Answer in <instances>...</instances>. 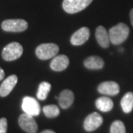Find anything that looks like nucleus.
I'll return each mask as SVG.
<instances>
[{
	"mask_svg": "<svg viewBox=\"0 0 133 133\" xmlns=\"http://www.w3.org/2000/svg\"><path fill=\"white\" fill-rule=\"evenodd\" d=\"M129 35V28L124 23H119L110 28L109 31L110 43L115 45L121 44L125 42Z\"/></svg>",
	"mask_w": 133,
	"mask_h": 133,
	"instance_id": "obj_1",
	"label": "nucleus"
},
{
	"mask_svg": "<svg viewBox=\"0 0 133 133\" xmlns=\"http://www.w3.org/2000/svg\"><path fill=\"white\" fill-rule=\"evenodd\" d=\"M23 53V48L18 42H11L5 46L2 56L6 62H12L18 59Z\"/></svg>",
	"mask_w": 133,
	"mask_h": 133,
	"instance_id": "obj_2",
	"label": "nucleus"
},
{
	"mask_svg": "<svg viewBox=\"0 0 133 133\" xmlns=\"http://www.w3.org/2000/svg\"><path fill=\"white\" fill-rule=\"evenodd\" d=\"M59 51V48L57 44L53 43H44L37 47L36 54L39 59L47 60L56 56Z\"/></svg>",
	"mask_w": 133,
	"mask_h": 133,
	"instance_id": "obj_3",
	"label": "nucleus"
},
{
	"mask_svg": "<svg viewBox=\"0 0 133 133\" xmlns=\"http://www.w3.org/2000/svg\"><path fill=\"white\" fill-rule=\"evenodd\" d=\"M92 2V0H64L62 7L65 12L73 14L85 9Z\"/></svg>",
	"mask_w": 133,
	"mask_h": 133,
	"instance_id": "obj_4",
	"label": "nucleus"
},
{
	"mask_svg": "<svg viewBox=\"0 0 133 133\" xmlns=\"http://www.w3.org/2000/svg\"><path fill=\"white\" fill-rule=\"evenodd\" d=\"M28 28V24L24 19H7L2 23V28L6 32H23Z\"/></svg>",
	"mask_w": 133,
	"mask_h": 133,
	"instance_id": "obj_5",
	"label": "nucleus"
},
{
	"mask_svg": "<svg viewBox=\"0 0 133 133\" xmlns=\"http://www.w3.org/2000/svg\"><path fill=\"white\" fill-rule=\"evenodd\" d=\"M22 108L24 113L32 116H37L41 112V108L38 101L33 97L25 96L22 100Z\"/></svg>",
	"mask_w": 133,
	"mask_h": 133,
	"instance_id": "obj_6",
	"label": "nucleus"
},
{
	"mask_svg": "<svg viewBox=\"0 0 133 133\" xmlns=\"http://www.w3.org/2000/svg\"><path fill=\"white\" fill-rule=\"evenodd\" d=\"M19 125L20 127L28 133H36L38 125L33 116L26 113L22 114L19 118Z\"/></svg>",
	"mask_w": 133,
	"mask_h": 133,
	"instance_id": "obj_7",
	"label": "nucleus"
},
{
	"mask_svg": "<svg viewBox=\"0 0 133 133\" xmlns=\"http://www.w3.org/2000/svg\"><path fill=\"white\" fill-rule=\"evenodd\" d=\"M103 123V118L98 112L90 114L84 120V128L87 132H92L100 127Z\"/></svg>",
	"mask_w": 133,
	"mask_h": 133,
	"instance_id": "obj_8",
	"label": "nucleus"
},
{
	"mask_svg": "<svg viewBox=\"0 0 133 133\" xmlns=\"http://www.w3.org/2000/svg\"><path fill=\"white\" fill-rule=\"evenodd\" d=\"M90 35V31L88 28L82 27L72 34L70 38V42L72 45H81L89 39Z\"/></svg>",
	"mask_w": 133,
	"mask_h": 133,
	"instance_id": "obj_9",
	"label": "nucleus"
},
{
	"mask_svg": "<svg viewBox=\"0 0 133 133\" xmlns=\"http://www.w3.org/2000/svg\"><path fill=\"white\" fill-rule=\"evenodd\" d=\"M98 91L103 95L113 96L118 94L120 87L118 83L115 81H104L98 87Z\"/></svg>",
	"mask_w": 133,
	"mask_h": 133,
	"instance_id": "obj_10",
	"label": "nucleus"
},
{
	"mask_svg": "<svg viewBox=\"0 0 133 133\" xmlns=\"http://www.w3.org/2000/svg\"><path fill=\"white\" fill-rule=\"evenodd\" d=\"M18 81V77L16 75H11L8 77L0 86V96L6 97L13 90Z\"/></svg>",
	"mask_w": 133,
	"mask_h": 133,
	"instance_id": "obj_11",
	"label": "nucleus"
},
{
	"mask_svg": "<svg viewBox=\"0 0 133 133\" xmlns=\"http://www.w3.org/2000/svg\"><path fill=\"white\" fill-rule=\"evenodd\" d=\"M70 61L65 55H58L52 58L50 63V67L52 70L56 72L63 71L69 66Z\"/></svg>",
	"mask_w": 133,
	"mask_h": 133,
	"instance_id": "obj_12",
	"label": "nucleus"
},
{
	"mask_svg": "<svg viewBox=\"0 0 133 133\" xmlns=\"http://www.w3.org/2000/svg\"><path fill=\"white\" fill-rule=\"evenodd\" d=\"M95 37L101 47L104 48H108L110 44L109 33L103 26H98L95 30Z\"/></svg>",
	"mask_w": 133,
	"mask_h": 133,
	"instance_id": "obj_13",
	"label": "nucleus"
},
{
	"mask_svg": "<svg viewBox=\"0 0 133 133\" xmlns=\"http://www.w3.org/2000/svg\"><path fill=\"white\" fill-rule=\"evenodd\" d=\"M59 105L62 109H68L74 101V94L71 90H65L61 92L58 98Z\"/></svg>",
	"mask_w": 133,
	"mask_h": 133,
	"instance_id": "obj_14",
	"label": "nucleus"
},
{
	"mask_svg": "<svg viewBox=\"0 0 133 133\" xmlns=\"http://www.w3.org/2000/svg\"><path fill=\"white\" fill-rule=\"evenodd\" d=\"M84 64L87 69L90 70H99L104 66V62L99 56H92L86 58Z\"/></svg>",
	"mask_w": 133,
	"mask_h": 133,
	"instance_id": "obj_15",
	"label": "nucleus"
},
{
	"mask_svg": "<svg viewBox=\"0 0 133 133\" xmlns=\"http://www.w3.org/2000/svg\"><path fill=\"white\" fill-rule=\"evenodd\" d=\"M97 109L101 112H109L113 108V101L107 97H100L95 101Z\"/></svg>",
	"mask_w": 133,
	"mask_h": 133,
	"instance_id": "obj_16",
	"label": "nucleus"
},
{
	"mask_svg": "<svg viewBox=\"0 0 133 133\" xmlns=\"http://www.w3.org/2000/svg\"><path fill=\"white\" fill-rule=\"evenodd\" d=\"M121 106L125 113H129L133 109V92H128L123 96Z\"/></svg>",
	"mask_w": 133,
	"mask_h": 133,
	"instance_id": "obj_17",
	"label": "nucleus"
},
{
	"mask_svg": "<svg viewBox=\"0 0 133 133\" xmlns=\"http://www.w3.org/2000/svg\"><path fill=\"white\" fill-rule=\"evenodd\" d=\"M51 89V85L50 83H48L47 81H43L42 82L39 87H38V92H37V98L39 100H45L48 97V93L50 91Z\"/></svg>",
	"mask_w": 133,
	"mask_h": 133,
	"instance_id": "obj_18",
	"label": "nucleus"
},
{
	"mask_svg": "<svg viewBox=\"0 0 133 133\" xmlns=\"http://www.w3.org/2000/svg\"><path fill=\"white\" fill-rule=\"evenodd\" d=\"M43 112L48 118H52L60 114V110L56 105H47L43 107Z\"/></svg>",
	"mask_w": 133,
	"mask_h": 133,
	"instance_id": "obj_19",
	"label": "nucleus"
},
{
	"mask_svg": "<svg viewBox=\"0 0 133 133\" xmlns=\"http://www.w3.org/2000/svg\"><path fill=\"white\" fill-rule=\"evenodd\" d=\"M110 133H126L125 125L121 121H115L110 127Z\"/></svg>",
	"mask_w": 133,
	"mask_h": 133,
	"instance_id": "obj_20",
	"label": "nucleus"
},
{
	"mask_svg": "<svg viewBox=\"0 0 133 133\" xmlns=\"http://www.w3.org/2000/svg\"><path fill=\"white\" fill-rule=\"evenodd\" d=\"M8 121L5 118L0 119V133H7Z\"/></svg>",
	"mask_w": 133,
	"mask_h": 133,
	"instance_id": "obj_21",
	"label": "nucleus"
},
{
	"mask_svg": "<svg viewBox=\"0 0 133 133\" xmlns=\"http://www.w3.org/2000/svg\"><path fill=\"white\" fill-rule=\"evenodd\" d=\"M4 77H5V72L0 67V81L2 80L4 78Z\"/></svg>",
	"mask_w": 133,
	"mask_h": 133,
	"instance_id": "obj_22",
	"label": "nucleus"
},
{
	"mask_svg": "<svg viewBox=\"0 0 133 133\" xmlns=\"http://www.w3.org/2000/svg\"><path fill=\"white\" fill-rule=\"evenodd\" d=\"M129 16H130V20H131V23L133 25V8L130 11V14H129Z\"/></svg>",
	"mask_w": 133,
	"mask_h": 133,
	"instance_id": "obj_23",
	"label": "nucleus"
},
{
	"mask_svg": "<svg viewBox=\"0 0 133 133\" xmlns=\"http://www.w3.org/2000/svg\"><path fill=\"white\" fill-rule=\"evenodd\" d=\"M41 133H56L54 131L52 130H50V129H46V130H44L43 132H42Z\"/></svg>",
	"mask_w": 133,
	"mask_h": 133,
	"instance_id": "obj_24",
	"label": "nucleus"
}]
</instances>
